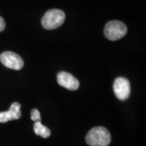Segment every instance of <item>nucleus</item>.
I'll return each mask as SVG.
<instances>
[{"instance_id": "20e7f679", "label": "nucleus", "mask_w": 146, "mask_h": 146, "mask_svg": "<svg viewBox=\"0 0 146 146\" xmlns=\"http://www.w3.org/2000/svg\"><path fill=\"white\" fill-rule=\"evenodd\" d=\"M0 61L5 67L13 70H21L24 67V60L17 54L5 51L0 54Z\"/></svg>"}, {"instance_id": "f03ea898", "label": "nucleus", "mask_w": 146, "mask_h": 146, "mask_svg": "<svg viewBox=\"0 0 146 146\" xmlns=\"http://www.w3.org/2000/svg\"><path fill=\"white\" fill-rule=\"evenodd\" d=\"M65 13L59 9H50L42 17V25L46 29L51 30L60 27L65 21Z\"/></svg>"}, {"instance_id": "f257e3e1", "label": "nucleus", "mask_w": 146, "mask_h": 146, "mask_svg": "<svg viewBox=\"0 0 146 146\" xmlns=\"http://www.w3.org/2000/svg\"><path fill=\"white\" fill-rule=\"evenodd\" d=\"M85 141L90 146H108L111 141V136L104 127H95L88 132Z\"/></svg>"}, {"instance_id": "7ed1b4c3", "label": "nucleus", "mask_w": 146, "mask_h": 146, "mask_svg": "<svg viewBox=\"0 0 146 146\" xmlns=\"http://www.w3.org/2000/svg\"><path fill=\"white\" fill-rule=\"evenodd\" d=\"M127 31L125 24L119 21H109L104 29V34L107 39L116 41L125 36Z\"/></svg>"}, {"instance_id": "423d86ee", "label": "nucleus", "mask_w": 146, "mask_h": 146, "mask_svg": "<svg viewBox=\"0 0 146 146\" xmlns=\"http://www.w3.org/2000/svg\"><path fill=\"white\" fill-rule=\"evenodd\" d=\"M58 83L63 88L69 90H76L80 86V82L77 79L70 73L61 72L57 76Z\"/></svg>"}, {"instance_id": "6e6552de", "label": "nucleus", "mask_w": 146, "mask_h": 146, "mask_svg": "<svg viewBox=\"0 0 146 146\" xmlns=\"http://www.w3.org/2000/svg\"><path fill=\"white\" fill-rule=\"evenodd\" d=\"M33 129H34V132L36 133V135L40 136L43 137V138H48L50 136V130L42 124L41 121L38 122H35L34 126H33Z\"/></svg>"}, {"instance_id": "9d476101", "label": "nucleus", "mask_w": 146, "mask_h": 146, "mask_svg": "<svg viewBox=\"0 0 146 146\" xmlns=\"http://www.w3.org/2000/svg\"><path fill=\"white\" fill-rule=\"evenodd\" d=\"M5 27H6L5 21L3 20V17H1V16H0V33H1V32H3L4 29H5Z\"/></svg>"}, {"instance_id": "39448f33", "label": "nucleus", "mask_w": 146, "mask_h": 146, "mask_svg": "<svg viewBox=\"0 0 146 146\" xmlns=\"http://www.w3.org/2000/svg\"><path fill=\"white\" fill-rule=\"evenodd\" d=\"M113 89L115 92V96L117 97L118 99L121 101L127 100L131 93V84L129 80L124 77H119L115 79Z\"/></svg>"}, {"instance_id": "1a4fd4ad", "label": "nucleus", "mask_w": 146, "mask_h": 146, "mask_svg": "<svg viewBox=\"0 0 146 146\" xmlns=\"http://www.w3.org/2000/svg\"><path fill=\"white\" fill-rule=\"evenodd\" d=\"M31 119L35 122L41 121V115L37 109H33L31 111Z\"/></svg>"}, {"instance_id": "0eeeda50", "label": "nucleus", "mask_w": 146, "mask_h": 146, "mask_svg": "<svg viewBox=\"0 0 146 146\" xmlns=\"http://www.w3.org/2000/svg\"><path fill=\"white\" fill-rule=\"evenodd\" d=\"M21 106L19 102H13L7 111L0 112V123H7L11 120L20 119L21 116Z\"/></svg>"}]
</instances>
